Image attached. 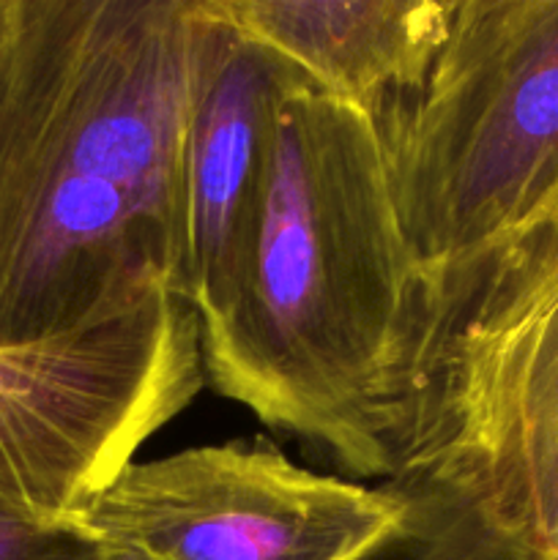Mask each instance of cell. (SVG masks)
<instances>
[{
    "label": "cell",
    "instance_id": "6da1fadb",
    "mask_svg": "<svg viewBox=\"0 0 558 560\" xmlns=\"http://www.w3.org/2000/svg\"><path fill=\"white\" fill-rule=\"evenodd\" d=\"M208 0H0V348L186 299Z\"/></svg>",
    "mask_w": 558,
    "mask_h": 560
},
{
    "label": "cell",
    "instance_id": "7a4b0ae2",
    "mask_svg": "<svg viewBox=\"0 0 558 560\" xmlns=\"http://www.w3.org/2000/svg\"><path fill=\"white\" fill-rule=\"evenodd\" d=\"M197 317L213 392L356 479H397L438 334L375 115L279 71L244 241Z\"/></svg>",
    "mask_w": 558,
    "mask_h": 560
},
{
    "label": "cell",
    "instance_id": "3957f363",
    "mask_svg": "<svg viewBox=\"0 0 558 560\" xmlns=\"http://www.w3.org/2000/svg\"><path fill=\"white\" fill-rule=\"evenodd\" d=\"M375 120L441 355L492 262L558 217V0H452L425 80Z\"/></svg>",
    "mask_w": 558,
    "mask_h": 560
},
{
    "label": "cell",
    "instance_id": "277c9868",
    "mask_svg": "<svg viewBox=\"0 0 558 560\" xmlns=\"http://www.w3.org/2000/svg\"><path fill=\"white\" fill-rule=\"evenodd\" d=\"M397 479L452 492L534 560H558V217L470 295Z\"/></svg>",
    "mask_w": 558,
    "mask_h": 560
},
{
    "label": "cell",
    "instance_id": "5b68a950",
    "mask_svg": "<svg viewBox=\"0 0 558 560\" xmlns=\"http://www.w3.org/2000/svg\"><path fill=\"white\" fill-rule=\"evenodd\" d=\"M202 386L200 317L173 290L82 331L0 348V498L66 520Z\"/></svg>",
    "mask_w": 558,
    "mask_h": 560
},
{
    "label": "cell",
    "instance_id": "8992f818",
    "mask_svg": "<svg viewBox=\"0 0 558 560\" xmlns=\"http://www.w3.org/2000/svg\"><path fill=\"white\" fill-rule=\"evenodd\" d=\"M408 509L397 481L315 474L257 438L135 459L66 520L102 560H364Z\"/></svg>",
    "mask_w": 558,
    "mask_h": 560
},
{
    "label": "cell",
    "instance_id": "52a82bcc",
    "mask_svg": "<svg viewBox=\"0 0 558 560\" xmlns=\"http://www.w3.org/2000/svg\"><path fill=\"white\" fill-rule=\"evenodd\" d=\"M208 9L293 82L375 115L425 80L452 0H208Z\"/></svg>",
    "mask_w": 558,
    "mask_h": 560
},
{
    "label": "cell",
    "instance_id": "ba28073f",
    "mask_svg": "<svg viewBox=\"0 0 558 560\" xmlns=\"http://www.w3.org/2000/svg\"><path fill=\"white\" fill-rule=\"evenodd\" d=\"M277 82V63L222 25L191 124L186 164V301L195 312L219 293L239 257L260 178L268 104Z\"/></svg>",
    "mask_w": 558,
    "mask_h": 560
},
{
    "label": "cell",
    "instance_id": "9c48e42d",
    "mask_svg": "<svg viewBox=\"0 0 558 560\" xmlns=\"http://www.w3.org/2000/svg\"><path fill=\"white\" fill-rule=\"evenodd\" d=\"M408 490L403 528L364 560H534L512 536L452 492L394 479Z\"/></svg>",
    "mask_w": 558,
    "mask_h": 560
},
{
    "label": "cell",
    "instance_id": "30bf717a",
    "mask_svg": "<svg viewBox=\"0 0 558 560\" xmlns=\"http://www.w3.org/2000/svg\"><path fill=\"white\" fill-rule=\"evenodd\" d=\"M0 560H102L69 520H42L0 498Z\"/></svg>",
    "mask_w": 558,
    "mask_h": 560
}]
</instances>
